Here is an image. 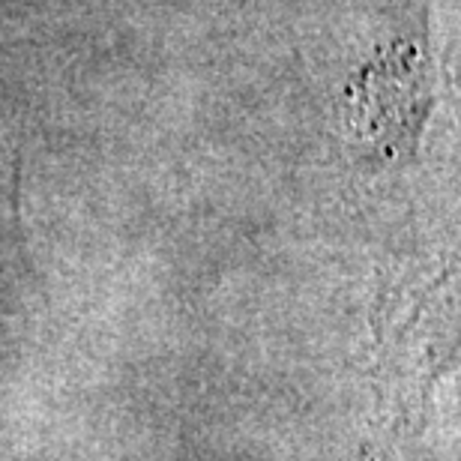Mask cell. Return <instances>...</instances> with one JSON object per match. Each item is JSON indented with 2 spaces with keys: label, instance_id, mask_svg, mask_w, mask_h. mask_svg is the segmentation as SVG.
I'll list each match as a JSON object with an SVG mask.
<instances>
[{
  "label": "cell",
  "instance_id": "6da1fadb",
  "mask_svg": "<svg viewBox=\"0 0 461 461\" xmlns=\"http://www.w3.org/2000/svg\"><path fill=\"white\" fill-rule=\"evenodd\" d=\"M434 93L428 54L414 42L383 48L350 81V129L360 144L380 156H401L425 126Z\"/></svg>",
  "mask_w": 461,
  "mask_h": 461
}]
</instances>
